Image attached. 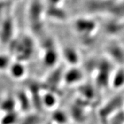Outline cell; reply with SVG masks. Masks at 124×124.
<instances>
[{
    "instance_id": "7a4b0ae2",
    "label": "cell",
    "mask_w": 124,
    "mask_h": 124,
    "mask_svg": "<svg viewBox=\"0 0 124 124\" xmlns=\"http://www.w3.org/2000/svg\"><path fill=\"white\" fill-rule=\"evenodd\" d=\"M25 68L21 64H15L11 68V73L15 77L20 78L24 74Z\"/></svg>"
},
{
    "instance_id": "3957f363",
    "label": "cell",
    "mask_w": 124,
    "mask_h": 124,
    "mask_svg": "<svg viewBox=\"0 0 124 124\" xmlns=\"http://www.w3.org/2000/svg\"><path fill=\"white\" fill-rule=\"evenodd\" d=\"M44 101L46 104V105L47 107H52L54 105H55L56 101H55V98L51 95L50 94H46L44 96Z\"/></svg>"
},
{
    "instance_id": "277c9868",
    "label": "cell",
    "mask_w": 124,
    "mask_h": 124,
    "mask_svg": "<svg viewBox=\"0 0 124 124\" xmlns=\"http://www.w3.org/2000/svg\"><path fill=\"white\" fill-rule=\"evenodd\" d=\"M8 63V61L6 57H0V68H3L4 66H6Z\"/></svg>"
},
{
    "instance_id": "6da1fadb",
    "label": "cell",
    "mask_w": 124,
    "mask_h": 124,
    "mask_svg": "<svg viewBox=\"0 0 124 124\" xmlns=\"http://www.w3.org/2000/svg\"><path fill=\"white\" fill-rule=\"evenodd\" d=\"M113 85L116 88H121L124 86V70L120 69L116 72L113 80Z\"/></svg>"
},
{
    "instance_id": "5b68a950",
    "label": "cell",
    "mask_w": 124,
    "mask_h": 124,
    "mask_svg": "<svg viewBox=\"0 0 124 124\" xmlns=\"http://www.w3.org/2000/svg\"><path fill=\"white\" fill-rule=\"evenodd\" d=\"M47 1L49 2V3H50V4H52V5H57L61 3L62 0H47Z\"/></svg>"
}]
</instances>
